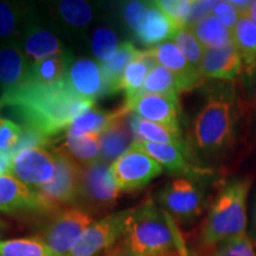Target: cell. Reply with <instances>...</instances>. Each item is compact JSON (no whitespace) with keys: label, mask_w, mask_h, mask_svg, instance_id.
Here are the masks:
<instances>
[{"label":"cell","mask_w":256,"mask_h":256,"mask_svg":"<svg viewBox=\"0 0 256 256\" xmlns=\"http://www.w3.org/2000/svg\"><path fill=\"white\" fill-rule=\"evenodd\" d=\"M120 46L119 37L113 28L98 26L92 32L90 40L92 52L100 64L110 62L116 55Z\"/></svg>","instance_id":"cell-33"},{"label":"cell","mask_w":256,"mask_h":256,"mask_svg":"<svg viewBox=\"0 0 256 256\" xmlns=\"http://www.w3.org/2000/svg\"><path fill=\"white\" fill-rule=\"evenodd\" d=\"M194 2V0H159L154 2V4L170 19L176 31H178L188 26Z\"/></svg>","instance_id":"cell-37"},{"label":"cell","mask_w":256,"mask_h":256,"mask_svg":"<svg viewBox=\"0 0 256 256\" xmlns=\"http://www.w3.org/2000/svg\"><path fill=\"white\" fill-rule=\"evenodd\" d=\"M6 229H8V224H6L2 220H0V238L5 235Z\"/></svg>","instance_id":"cell-47"},{"label":"cell","mask_w":256,"mask_h":256,"mask_svg":"<svg viewBox=\"0 0 256 256\" xmlns=\"http://www.w3.org/2000/svg\"><path fill=\"white\" fill-rule=\"evenodd\" d=\"M162 170L154 159L133 146L110 165V174L120 191H134L146 186Z\"/></svg>","instance_id":"cell-10"},{"label":"cell","mask_w":256,"mask_h":256,"mask_svg":"<svg viewBox=\"0 0 256 256\" xmlns=\"http://www.w3.org/2000/svg\"><path fill=\"white\" fill-rule=\"evenodd\" d=\"M232 37L234 44L242 57L243 66L252 74L256 68V24L247 17H241Z\"/></svg>","instance_id":"cell-29"},{"label":"cell","mask_w":256,"mask_h":256,"mask_svg":"<svg viewBox=\"0 0 256 256\" xmlns=\"http://www.w3.org/2000/svg\"><path fill=\"white\" fill-rule=\"evenodd\" d=\"M138 52L139 50L132 42H124L110 62L101 64L104 80V95H113L121 92L120 83L124 70L136 58Z\"/></svg>","instance_id":"cell-25"},{"label":"cell","mask_w":256,"mask_h":256,"mask_svg":"<svg viewBox=\"0 0 256 256\" xmlns=\"http://www.w3.org/2000/svg\"><path fill=\"white\" fill-rule=\"evenodd\" d=\"M124 108L130 114H134L151 122L179 127V95L140 94L132 100L124 101Z\"/></svg>","instance_id":"cell-12"},{"label":"cell","mask_w":256,"mask_h":256,"mask_svg":"<svg viewBox=\"0 0 256 256\" xmlns=\"http://www.w3.org/2000/svg\"><path fill=\"white\" fill-rule=\"evenodd\" d=\"M242 17H247L256 24V0H255V2H252V5H250V8H249L248 12L244 16H242Z\"/></svg>","instance_id":"cell-46"},{"label":"cell","mask_w":256,"mask_h":256,"mask_svg":"<svg viewBox=\"0 0 256 256\" xmlns=\"http://www.w3.org/2000/svg\"><path fill=\"white\" fill-rule=\"evenodd\" d=\"M122 240L139 256L190 254L177 222L152 198L132 208Z\"/></svg>","instance_id":"cell-2"},{"label":"cell","mask_w":256,"mask_h":256,"mask_svg":"<svg viewBox=\"0 0 256 256\" xmlns=\"http://www.w3.org/2000/svg\"><path fill=\"white\" fill-rule=\"evenodd\" d=\"M56 8L60 19L72 28L88 26L94 17L90 4L82 0H63L57 2Z\"/></svg>","instance_id":"cell-34"},{"label":"cell","mask_w":256,"mask_h":256,"mask_svg":"<svg viewBox=\"0 0 256 256\" xmlns=\"http://www.w3.org/2000/svg\"><path fill=\"white\" fill-rule=\"evenodd\" d=\"M72 63V54L64 52L30 64L28 81L40 86H51L66 78L70 64ZM26 81V82H28Z\"/></svg>","instance_id":"cell-24"},{"label":"cell","mask_w":256,"mask_h":256,"mask_svg":"<svg viewBox=\"0 0 256 256\" xmlns=\"http://www.w3.org/2000/svg\"><path fill=\"white\" fill-rule=\"evenodd\" d=\"M179 86L174 74L162 66V64L156 63L150 72L147 74L145 82L140 94H158V95H179Z\"/></svg>","instance_id":"cell-31"},{"label":"cell","mask_w":256,"mask_h":256,"mask_svg":"<svg viewBox=\"0 0 256 256\" xmlns=\"http://www.w3.org/2000/svg\"><path fill=\"white\" fill-rule=\"evenodd\" d=\"M232 5L238 10L240 16H244L248 12L249 8H250L252 2H244V0H230Z\"/></svg>","instance_id":"cell-43"},{"label":"cell","mask_w":256,"mask_h":256,"mask_svg":"<svg viewBox=\"0 0 256 256\" xmlns=\"http://www.w3.org/2000/svg\"><path fill=\"white\" fill-rule=\"evenodd\" d=\"M0 256H55L36 235L0 241Z\"/></svg>","instance_id":"cell-32"},{"label":"cell","mask_w":256,"mask_h":256,"mask_svg":"<svg viewBox=\"0 0 256 256\" xmlns=\"http://www.w3.org/2000/svg\"><path fill=\"white\" fill-rule=\"evenodd\" d=\"M188 28L196 36L204 50L220 49L234 43L232 32L223 26L212 14L202 18Z\"/></svg>","instance_id":"cell-26"},{"label":"cell","mask_w":256,"mask_h":256,"mask_svg":"<svg viewBox=\"0 0 256 256\" xmlns=\"http://www.w3.org/2000/svg\"><path fill=\"white\" fill-rule=\"evenodd\" d=\"M101 256H139L130 249L126 243L124 242V240L121 238V242L118 243L116 246H114L110 252H107L106 254Z\"/></svg>","instance_id":"cell-42"},{"label":"cell","mask_w":256,"mask_h":256,"mask_svg":"<svg viewBox=\"0 0 256 256\" xmlns=\"http://www.w3.org/2000/svg\"><path fill=\"white\" fill-rule=\"evenodd\" d=\"M252 179L240 177L229 180L216 200L202 224L200 244L208 252L224 240L244 235L247 229V198Z\"/></svg>","instance_id":"cell-4"},{"label":"cell","mask_w":256,"mask_h":256,"mask_svg":"<svg viewBox=\"0 0 256 256\" xmlns=\"http://www.w3.org/2000/svg\"><path fill=\"white\" fill-rule=\"evenodd\" d=\"M148 8L150 2H128L124 6L122 17L124 24L136 34L142 30Z\"/></svg>","instance_id":"cell-39"},{"label":"cell","mask_w":256,"mask_h":256,"mask_svg":"<svg viewBox=\"0 0 256 256\" xmlns=\"http://www.w3.org/2000/svg\"><path fill=\"white\" fill-rule=\"evenodd\" d=\"M254 104H255V114H256V78H255V87H254Z\"/></svg>","instance_id":"cell-48"},{"label":"cell","mask_w":256,"mask_h":256,"mask_svg":"<svg viewBox=\"0 0 256 256\" xmlns=\"http://www.w3.org/2000/svg\"><path fill=\"white\" fill-rule=\"evenodd\" d=\"M250 238H256V197L252 203V222H250Z\"/></svg>","instance_id":"cell-45"},{"label":"cell","mask_w":256,"mask_h":256,"mask_svg":"<svg viewBox=\"0 0 256 256\" xmlns=\"http://www.w3.org/2000/svg\"><path fill=\"white\" fill-rule=\"evenodd\" d=\"M174 43L177 46L182 54L185 56V58L188 60L194 68L198 69L200 66L202 58L204 55V48L198 42V40L192 34V31L188 28H183L180 30L176 31L174 38Z\"/></svg>","instance_id":"cell-35"},{"label":"cell","mask_w":256,"mask_h":256,"mask_svg":"<svg viewBox=\"0 0 256 256\" xmlns=\"http://www.w3.org/2000/svg\"><path fill=\"white\" fill-rule=\"evenodd\" d=\"M148 51L156 63L162 64L174 74L180 92L192 90L203 83L204 78L200 70L188 63L174 42H165L159 46L150 48Z\"/></svg>","instance_id":"cell-13"},{"label":"cell","mask_w":256,"mask_h":256,"mask_svg":"<svg viewBox=\"0 0 256 256\" xmlns=\"http://www.w3.org/2000/svg\"><path fill=\"white\" fill-rule=\"evenodd\" d=\"M23 136V127L14 121L0 116V153L14 158L12 153Z\"/></svg>","instance_id":"cell-38"},{"label":"cell","mask_w":256,"mask_h":256,"mask_svg":"<svg viewBox=\"0 0 256 256\" xmlns=\"http://www.w3.org/2000/svg\"><path fill=\"white\" fill-rule=\"evenodd\" d=\"M120 190L110 174V165L98 162L82 166L78 196L75 206L89 214L101 212L115 206Z\"/></svg>","instance_id":"cell-7"},{"label":"cell","mask_w":256,"mask_h":256,"mask_svg":"<svg viewBox=\"0 0 256 256\" xmlns=\"http://www.w3.org/2000/svg\"><path fill=\"white\" fill-rule=\"evenodd\" d=\"M19 46L30 64L66 52L63 43L55 34L31 22L22 34Z\"/></svg>","instance_id":"cell-17"},{"label":"cell","mask_w":256,"mask_h":256,"mask_svg":"<svg viewBox=\"0 0 256 256\" xmlns=\"http://www.w3.org/2000/svg\"><path fill=\"white\" fill-rule=\"evenodd\" d=\"M216 2H206V0H200V2H196L194 0V6H192L190 17H188V26H191L194 23H197L198 20H200L202 18L206 17L212 14V10L215 8Z\"/></svg>","instance_id":"cell-41"},{"label":"cell","mask_w":256,"mask_h":256,"mask_svg":"<svg viewBox=\"0 0 256 256\" xmlns=\"http://www.w3.org/2000/svg\"><path fill=\"white\" fill-rule=\"evenodd\" d=\"M176 34V28L170 19L162 14V11L150 2V8L142 30L136 34V40L144 46L153 48L159 44L172 40Z\"/></svg>","instance_id":"cell-22"},{"label":"cell","mask_w":256,"mask_h":256,"mask_svg":"<svg viewBox=\"0 0 256 256\" xmlns=\"http://www.w3.org/2000/svg\"><path fill=\"white\" fill-rule=\"evenodd\" d=\"M159 206L176 222L188 223L198 218L206 208L203 186L190 176L172 179L159 192Z\"/></svg>","instance_id":"cell-8"},{"label":"cell","mask_w":256,"mask_h":256,"mask_svg":"<svg viewBox=\"0 0 256 256\" xmlns=\"http://www.w3.org/2000/svg\"><path fill=\"white\" fill-rule=\"evenodd\" d=\"M0 211L6 214L19 211L40 212L34 191L14 176H0Z\"/></svg>","instance_id":"cell-19"},{"label":"cell","mask_w":256,"mask_h":256,"mask_svg":"<svg viewBox=\"0 0 256 256\" xmlns=\"http://www.w3.org/2000/svg\"><path fill=\"white\" fill-rule=\"evenodd\" d=\"M124 107L113 112L101 110L94 107L92 108V110L86 112V113H83L82 115H80L69 128H74V130H81V132L98 136L107 130L108 126H110L119 115L124 113Z\"/></svg>","instance_id":"cell-30"},{"label":"cell","mask_w":256,"mask_h":256,"mask_svg":"<svg viewBox=\"0 0 256 256\" xmlns=\"http://www.w3.org/2000/svg\"><path fill=\"white\" fill-rule=\"evenodd\" d=\"M56 171L55 156L46 147H28L12 158L10 174L32 190L43 188L52 180Z\"/></svg>","instance_id":"cell-11"},{"label":"cell","mask_w":256,"mask_h":256,"mask_svg":"<svg viewBox=\"0 0 256 256\" xmlns=\"http://www.w3.org/2000/svg\"><path fill=\"white\" fill-rule=\"evenodd\" d=\"M188 256H200L197 254V252H190V254H188Z\"/></svg>","instance_id":"cell-49"},{"label":"cell","mask_w":256,"mask_h":256,"mask_svg":"<svg viewBox=\"0 0 256 256\" xmlns=\"http://www.w3.org/2000/svg\"><path fill=\"white\" fill-rule=\"evenodd\" d=\"M217 20L220 22L223 26H226L229 31L234 32L236 25H238L241 16L238 12L230 2H216L215 8L212 10V14Z\"/></svg>","instance_id":"cell-40"},{"label":"cell","mask_w":256,"mask_h":256,"mask_svg":"<svg viewBox=\"0 0 256 256\" xmlns=\"http://www.w3.org/2000/svg\"><path fill=\"white\" fill-rule=\"evenodd\" d=\"M130 124L136 142L166 144V145H174L186 151L184 140L182 138L180 128L151 122L134 114H130Z\"/></svg>","instance_id":"cell-20"},{"label":"cell","mask_w":256,"mask_h":256,"mask_svg":"<svg viewBox=\"0 0 256 256\" xmlns=\"http://www.w3.org/2000/svg\"><path fill=\"white\" fill-rule=\"evenodd\" d=\"M94 222V216L88 211L69 206L50 214L36 236L46 243L55 256H68Z\"/></svg>","instance_id":"cell-6"},{"label":"cell","mask_w":256,"mask_h":256,"mask_svg":"<svg viewBox=\"0 0 256 256\" xmlns=\"http://www.w3.org/2000/svg\"><path fill=\"white\" fill-rule=\"evenodd\" d=\"M62 148L81 166L100 162V140L96 136L69 128Z\"/></svg>","instance_id":"cell-23"},{"label":"cell","mask_w":256,"mask_h":256,"mask_svg":"<svg viewBox=\"0 0 256 256\" xmlns=\"http://www.w3.org/2000/svg\"><path fill=\"white\" fill-rule=\"evenodd\" d=\"M66 81L80 98L95 102L104 95V80L101 64L95 60L80 58L70 64Z\"/></svg>","instance_id":"cell-14"},{"label":"cell","mask_w":256,"mask_h":256,"mask_svg":"<svg viewBox=\"0 0 256 256\" xmlns=\"http://www.w3.org/2000/svg\"><path fill=\"white\" fill-rule=\"evenodd\" d=\"M242 68V57L232 43L220 49L204 51L198 70L203 78L230 83L238 78Z\"/></svg>","instance_id":"cell-15"},{"label":"cell","mask_w":256,"mask_h":256,"mask_svg":"<svg viewBox=\"0 0 256 256\" xmlns=\"http://www.w3.org/2000/svg\"><path fill=\"white\" fill-rule=\"evenodd\" d=\"M238 96L229 82L214 84L192 122V142L208 154L226 152L235 142Z\"/></svg>","instance_id":"cell-3"},{"label":"cell","mask_w":256,"mask_h":256,"mask_svg":"<svg viewBox=\"0 0 256 256\" xmlns=\"http://www.w3.org/2000/svg\"><path fill=\"white\" fill-rule=\"evenodd\" d=\"M98 140L100 160L112 165L115 160L124 154L136 142L130 124V113L124 110V113L119 115L101 136H98Z\"/></svg>","instance_id":"cell-18"},{"label":"cell","mask_w":256,"mask_h":256,"mask_svg":"<svg viewBox=\"0 0 256 256\" xmlns=\"http://www.w3.org/2000/svg\"><path fill=\"white\" fill-rule=\"evenodd\" d=\"M55 156L56 171L52 180L34 191L40 214H50L75 206L78 196L82 166L62 147L51 150Z\"/></svg>","instance_id":"cell-5"},{"label":"cell","mask_w":256,"mask_h":256,"mask_svg":"<svg viewBox=\"0 0 256 256\" xmlns=\"http://www.w3.org/2000/svg\"><path fill=\"white\" fill-rule=\"evenodd\" d=\"M11 162L12 158L0 153V176L10 174V171H11Z\"/></svg>","instance_id":"cell-44"},{"label":"cell","mask_w":256,"mask_h":256,"mask_svg":"<svg viewBox=\"0 0 256 256\" xmlns=\"http://www.w3.org/2000/svg\"><path fill=\"white\" fill-rule=\"evenodd\" d=\"M30 62L16 42L0 46V90L8 94L26 83Z\"/></svg>","instance_id":"cell-16"},{"label":"cell","mask_w":256,"mask_h":256,"mask_svg":"<svg viewBox=\"0 0 256 256\" xmlns=\"http://www.w3.org/2000/svg\"><path fill=\"white\" fill-rule=\"evenodd\" d=\"M0 100L19 119L24 130L46 142L66 132L80 115L95 104L76 95L66 78L51 86L28 81L20 88L2 95Z\"/></svg>","instance_id":"cell-1"},{"label":"cell","mask_w":256,"mask_h":256,"mask_svg":"<svg viewBox=\"0 0 256 256\" xmlns=\"http://www.w3.org/2000/svg\"><path fill=\"white\" fill-rule=\"evenodd\" d=\"M133 147L140 150L147 156L154 159L158 164L162 166L172 174H188L192 171H196L194 166L188 162L185 153L186 151L166 144H153L146 142H134Z\"/></svg>","instance_id":"cell-21"},{"label":"cell","mask_w":256,"mask_h":256,"mask_svg":"<svg viewBox=\"0 0 256 256\" xmlns=\"http://www.w3.org/2000/svg\"><path fill=\"white\" fill-rule=\"evenodd\" d=\"M26 6L14 2H0V40L14 42V38L22 36L28 20Z\"/></svg>","instance_id":"cell-28"},{"label":"cell","mask_w":256,"mask_h":256,"mask_svg":"<svg viewBox=\"0 0 256 256\" xmlns=\"http://www.w3.org/2000/svg\"><path fill=\"white\" fill-rule=\"evenodd\" d=\"M130 214L132 209H126L95 220L68 256H100L110 252L124 238Z\"/></svg>","instance_id":"cell-9"},{"label":"cell","mask_w":256,"mask_h":256,"mask_svg":"<svg viewBox=\"0 0 256 256\" xmlns=\"http://www.w3.org/2000/svg\"><path fill=\"white\" fill-rule=\"evenodd\" d=\"M206 256H256L250 236H234L206 252Z\"/></svg>","instance_id":"cell-36"},{"label":"cell","mask_w":256,"mask_h":256,"mask_svg":"<svg viewBox=\"0 0 256 256\" xmlns=\"http://www.w3.org/2000/svg\"><path fill=\"white\" fill-rule=\"evenodd\" d=\"M2 106H4V104H2V100H0V110H2Z\"/></svg>","instance_id":"cell-50"},{"label":"cell","mask_w":256,"mask_h":256,"mask_svg":"<svg viewBox=\"0 0 256 256\" xmlns=\"http://www.w3.org/2000/svg\"><path fill=\"white\" fill-rule=\"evenodd\" d=\"M156 62L153 58L148 49L139 50L130 66L124 70L122 78H121L120 89L124 92L126 101L132 100L142 90L144 82H145L147 74Z\"/></svg>","instance_id":"cell-27"}]
</instances>
